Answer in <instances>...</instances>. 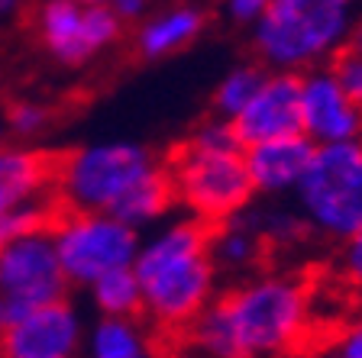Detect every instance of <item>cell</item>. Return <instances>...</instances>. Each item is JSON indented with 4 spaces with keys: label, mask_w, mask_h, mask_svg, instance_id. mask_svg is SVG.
<instances>
[{
    "label": "cell",
    "mask_w": 362,
    "mask_h": 358,
    "mask_svg": "<svg viewBox=\"0 0 362 358\" xmlns=\"http://www.w3.org/2000/svg\"><path fill=\"white\" fill-rule=\"evenodd\" d=\"M133 271L143 284V316L158 333L181 336L217 291L211 261V223L201 217L175 220L139 242Z\"/></svg>",
    "instance_id": "6da1fadb"
},
{
    "label": "cell",
    "mask_w": 362,
    "mask_h": 358,
    "mask_svg": "<svg viewBox=\"0 0 362 358\" xmlns=\"http://www.w3.org/2000/svg\"><path fill=\"white\" fill-rule=\"evenodd\" d=\"M223 358L288 355L310 326L308 287L294 275H259L207 304Z\"/></svg>",
    "instance_id": "7a4b0ae2"
},
{
    "label": "cell",
    "mask_w": 362,
    "mask_h": 358,
    "mask_svg": "<svg viewBox=\"0 0 362 358\" xmlns=\"http://www.w3.org/2000/svg\"><path fill=\"white\" fill-rule=\"evenodd\" d=\"M175 187V203L191 210L204 223H223L246 210L256 197L249 181L243 142L236 139L233 123L214 117L194 129L165 162Z\"/></svg>",
    "instance_id": "3957f363"
},
{
    "label": "cell",
    "mask_w": 362,
    "mask_h": 358,
    "mask_svg": "<svg viewBox=\"0 0 362 358\" xmlns=\"http://www.w3.org/2000/svg\"><path fill=\"white\" fill-rule=\"evenodd\" d=\"M359 0H272L252 23V52L262 68L308 71L330 65L349 45Z\"/></svg>",
    "instance_id": "277c9868"
},
{
    "label": "cell",
    "mask_w": 362,
    "mask_h": 358,
    "mask_svg": "<svg viewBox=\"0 0 362 358\" xmlns=\"http://www.w3.org/2000/svg\"><path fill=\"white\" fill-rule=\"evenodd\" d=\"M291 197L317 236L339 242L362 229V139L314 145L308 172Z\"/></svg>",
    "instance_id": "5b68a950"
},
{
    "label": "cell",
    "mask_w": 362,
    "mask_h": 358,
    "mask_svg": "<svg viewBox=\"0 0 362 358\" xmlns=\"http://www.w3.org/2000/svg\"><path fill=\"white\" fill-rule=\"evenodd\" d=\"M158 158L136 142H100L59 155L55 194L75 213H100L127 194L136 181L158 168Z\"/></svg>",
    "instance_id": "8992f818"
},
{
    "label": "cell",
    "mask_w": 362,
    "mask_h": 358,
    "mask_svg": "<svg viewBox=\"0 0 362 358\" xmlns=\"http://www.w3.org/2000/svg\"><path fill=\"white\" fill-rule=\"evenodd\" d=\"M62 268L68 281L90 287L104 271L133 265L139 252V229L117 220L113 213H75L68 210L52 229Z\"/></svg>",
    "instance_id": "52a82bcc"
},
{
    "label": "cell",
    "mask_w": 362,
    "mask_h": 358,
    "mask_svg": "<svg viewBox=\"0 0 362 358\" xmlns=\"http://www.w3.org/2000/svg\"><path fill=\"white\" fill-rule=\"evenodd\" d=\"M68 287L71 281L62 268L52 229L23 232L0 246V294L10 323L42 304L65 300Z\"/></svg>",
    "instance_id": "ba28073f"
},
{
    "label": "cell",
    "mask_w": 362,
    "mask_h": 358,
    "mask_svg": "<svg viewBox=\"0 0 362 358\" xmlns=\"http://www.w3.org/2000/svg\"><path fill=\"white\" fill-rule=\"evenodd\" d=\"M301 133L314 145L362 139V107L343 90L330 65L301 71Z\"/></svg>",
    "instance_id": "9c48e42d"
},
{
    "label": "cell",
    "mask_w": 362,
    "mask_h": 358,
    "mask_svg": "<svg viewBox=\"0 0 362 358\" xmlns=\"http://www.w3.org/2000/svg\"><path fill=\"white\" fill-rule=\"evenodd\" d=\"M230 123L243 145L301 133V75L265 68L262 84Z\"/></svg>",
    "instance_id": "30bf717a"
},
{
    "label": "cell",
    "mask_w": 362,
    "mask_h": 358,
    "mask_svg": "<svg viewBox=\"0 0 362 358\" xmlns=\"http://www.w3.org/2000/svg\"><path fill=\"white\" fill-rule=\"evenodd\" d=\"M78 349H81V323L68 297L42 304L13 320L0 339V355L7 358H68Z\"/></svg>",
    "instance_id": "8fae6325"
},
{
    "label": "cell",
    "mask_w": 362,
    "mask_h": 358,
    "mask_svg": "<svg viewBox=\"0 0 362 358\" xmlns=\"http://www.w3.org/2000/svg\"><path fill=\"white\" fill-rule=\"evenodd\" d=\"M310 155H314V142L304 133L275 136V139L243 145L249 181L256 187V194L272 197V201L294 194V187L301 184L304 172H308Z\"/></svg>",
    "instance_id": "7c38bea8"
},
{
    "label": "cell",
    "mask_w": 362,
    "mask_h": 358,
    "mask_svg": "<svg viewBox=\"0 0 362 358\" xmlns=\"http://www.w3.org/2000/svg\"><path fill=\"white\" fill-rule=\"evenodd\" d=\"M62 152L42 149H0V213L55 194Z\"/></svg>",
    "instance_id": "4fadbf2b"
},
{
    "label": "cell",
    "mask_w": 362,
    "mask_h": 358,
    "mask_svg": "<svg viewBox=\"0 0 362 358\" xmlns=\"http://www.w3.org/2000/svg\"><path fill=\"white\" fill-rule=\"evenodd\" d=\"M204 23H207V16H204L201 7H194V4H172L168 10L152 13L139 26V32H136V52L143 55L146 61L168 59V55L188 49L201 36Z\"/></svg>",
    "instance_id": "5bb4252c"
},
{
    "label": "cell",
    "mask_w": 362,
    "mask_h": 358,
    "mask_svg": "<svg viewBox=\"0 0 362 358\" xmlns=\"http://www.w3.org/2000/svg\"><path fill=\"white\" fill-rule=\"evenodd\" d=\"M81 0H45L36 16L39 39L62 65H81V61L90 59V49L84 42L81 30Z\"/></svg>",
    "instance_id": "9a60e30c"
},
{
    "label": "cell",
    "mask_w": 362,
    "mask_h": 358,
    "mask_svg": "<svg viewBox=\"0 0 362 358\" xmlns=\"http://www.w3.org/2000/svg\"><path fill=\"white\" fill-rule=\"evenodd\" d=\"M265 255V239L259 229L249 223L246 213H233L223 223L211 226V261L214 268L226 271V275H240V271L256 268L259 258Z\"/></svg>",
    "instance_id": "2e32d148"
},
{
    "label": "cell",
    "mask_w": 362,
    "mask_h": 358,
    "mask_svg": "<svg viewBox=\"0 0 362 358\" xmlns=\"http://www.w3.org/2000/svg\"><path fill=\"white\" fill-rule=\"evenodd\" d=\"M172 203H175V187L165 172V162H162L156 172H149L143 181H136L107 213L129 223L133 229H143V226L156 223L158 217H165L168 210H172Z\"/></svg>",
    "instance_id": "e0dca14e"
},
{
    "label": "cell",
    "mask_w": 362,
    "mask_h": 358,
    "mask_svg": "<svg viewBox=\"0 0 362 358\" xmlns=\"http://www.w3.org/2000/svg\"><path fill=\"white\" fill-rule=\"evenodd\" d=\"M88 352L98 358H143L156 352L149 326L139 316H104L88 336Z\"/></svg>",
    "instance_id": "ac0fdd59"
},
{
    "label": "cell",
    "mask_w": 362,
    "mask_h": 358,
    "mask_svg": "<svg viewBox=\"0 0 362 358\" xmlns=\"http://www.w3.org/2000/svg\"><path fill=\"white\" fill-rule=\"evenodd\" d=\"M90 297L104 316H143V284L133 265L110 268L90 281Z\"/></svg>",
    "instance_id": "d6986e66"
},
{
    "label": "cell",
    "mask_w": 362,
    "mask_h": 358,
    "mask_svg": "<svg viewBox=\"0 0 362 358\" xmlns=\"http://www.w3.org/2000/svg\"><path fill=\"white\" fill-rule=\"evenodd\" d=\"M265 68L262 65H236L230 68L220 84L214 88V117H223V119H233L243 107L249 104V97L256 94V88L262 84Z\"/></svg>",
    "instance_id": "ffe728a7"
},
{
    "label": "cell",
    "mask_w": 362,
    "mask_h": 358,
    "mask_svg": "<svg viewBox=\"0 0 362 358\" xmlns=\"http://www.w3.org/2000/svg\"><path fill=\"white\" fill-rule=\"evenodd\" d=\"M249 217V223L259 229V236L265 242H275V246H291V242H301L308 236V223H304L301 210L298 203L294 207H269V210H259V213H249V207L243 210Z\"/></svg>",
    "instance_id": "44dd1931"
},
{
    "label": "cell",
    "mask_w": 362,
    "mask_h": 358,
    "mask_svg": "<svg viewBox=\"0 0 362 358\" xmlns=\"http://www.w3.org/2000/svg\"><path fill=\"white\" fill-rule=\"evenodd\" d=\"M330 68H333V75H337V81L343 84V90L362 107V52L343 49V52L330 61Z\"/></svg>",
    "instance_id": "7402d4cb"
},
{
    "label": "cell",
    "mask_w": 362,
    "mask_h": 358,
    "mask_svg": "<svg viewBox=\"0 0 362 358\" xmlns=\"http://www.w3.org/2000/svg\"><path fill=\"white\" fill-rule=\"evenodd\" d=\"M7 123L16 136H36L49 123V110L39 104H30V100H13L7 107Z\"/></svg>",
    "instance_id": "603a6c76"
},
{
    "label": "cell",
    "mask_w": 362,
    "mask_h": 358,
    "mask_svg": "<svg viewBox=\"0 0 362 358\" xmlns=\"http://www.w3.org/2000/svg\"><path fill=\"white\" fill-rule=\"evenodd\" d=\"M337 271L343 275V281H349L353 287H362V229H356L353 236H346V239H339Z\"/></svg>",
    "instance_id": "cb8c5ba5"
},
{
    "label": "cell",
    "mask_w": 362,
    "mask_h": 358,
    "mask_svg": "<svg viewBox=\"0 0 362 358\" xmlns=\"http://www.w3.org/2000/svg\"><path fill=\"white\" fill-rule=\"evenodd\" d=\"M327 352L337 358H362V320L349 323L346 329H339L337 336H333V345Z\"/></svg>",
    "instance_id": "d4e9b609"
},
{
    "label": "cell",
    "mask_w": 362,
    "mask_h": 358,
    "mask_svg": "<svg viewBox=\"0 0 362 358\" xmlns=\"http://www.w3.org/2000/svg\"><path fill=\"white\" fill-rule=\"evenodd\" d=\"M272 0H223V13L240 26H252Z\"/></svg>",
    "instance_id": "484cf974"
},
{
    "label": "cell",
    "mask_w": 362,
    "mask_h": 358,
    "mask_svg": "<svg viewBox=\"0 0 362 358\" xmlns=\"http://www.w3.org/2000/svg\"><path fill=\"white\" fill-rule=\"evenodd\" d=\"M110 7L120 13V20H139L149 7V0H110Z\"/></svg>",
    "instance_id": "4316f807"
},
{
    "label": "cell",
    "mask_w": 362,
    "mask_h": 358,
    "mask_svg": "<svg viewBox=\"0 0 362 358\" xmlns=\"http://www.w3.org/2000/svg\"><path fill=\"white\" fill-rule=\"evenodd\" d=\"M346 49L362 52V10H359V16H356V23H353V32H349V45H346Z\"/></svg>",
    "instance_id": "83f0119b"
},
{
    "label": "cell",
    "mask_w": 362,
    "mask_h": 358,
    "mask_svg": "<svg viewBox=\"0 0 362 358\" xmlns=\"http://www.w3.org/2000/svg\"><path fill=\"white\" fill-rule=\"evenodd\" d=\"M23 7V0H0V16H13Z\"/></svg>",
    "instance_id": "f1b7e54d"
},
{
    "label": "cell",
    "mask_w": 362,
    "mask_h": 358,
    "mask_svg": "<svg viewBox=\"0 0 362 358\" xmlns=\"http://www.w3.org/2000/svg\"><path fill=\"white\" fill-rule=\"evenodd\" d=\"M7 326H10V320H7V304H4V294H0V339H4Z\"/></svg>",
    "instance_id": "f546056e"
},
{
    "label": "cell",
    "mask_w": 362,
    "mask_h": 358,
    "mask_svg": "<svg viewBox=\"0 0 362 358\" xmlns=\"http://www.w3.org/2000/svg\"><path fill=\"white\" fill-rule=\"evenodd\" d=\"M81 4H110V0H81Z\"/></svg>",
    "instance_id": "4dcf8cb0"
}]
</instances>
